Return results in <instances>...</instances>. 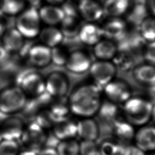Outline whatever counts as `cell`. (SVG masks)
<instances>
[{
    "label": "cell",
    "mask_w": 155,
    "mask_h": 155,
    "mask_svg": "<svg viewBox=\"0 0 155 155\" xmlns=\"http://www.w3.org/2000/svg\"><path fill=\"white\" fill-rule=\"evenodd\" d=\"M20 151L17 140L2 139L0 142V155H18Z\"/></svg>",
    "instance_id": "obj_38"
},
{
    "label": "cell",
    "mask_w": 155,
    "mask_h": 155,
    "mask_svg": "<svg viewBox=\"0 0 155 155\" xmlns=\"http://www.w3.org/2000/svg\"><path fill=\"white\" fill-rule=\"evenodd\" d=\"M23 120L16 116L5 117L0 124L3 139L17 140L19 139L24 129Z\"/></svg>",
    "instance_id": "obj_11"
},
{
    "label": "cell",
    "mask_w": 155,
    "mask_h": 155,
    "mask_svg": "<svg viewBox=\"0 0 155 155\" xmlns=\"http://www.w3.org/2000/svg\"><path fill=\"white\" fill-rule=\"evenodd\" d=\"M124 144L117 139H105L98 149L102 155H120Z\"/></svg>",
    "instance_id": "obj_33"
},
{
    "label": "cell",
    "mask_w": 155,
    "mask_h": 155,
    "mask_svg": "<svg viewBox=\"0 0 155 155\" xmlns=\"http://www.w3.org/2000/svg\"><path fill=\"white\" fill-rule=\"evenodd\" d=\"M104 37L101 27L94 22H88L81 27L78 33L79 41L83 44L94 46Z\"/></svg>",
    "instance_id": "obj_14"
},
{
    "label": "cell",
    "mask_w": 155,
    "mask_h": 155,
    "mask_svg": "<svg viewBox=\"0 0 155 155\" xmlns=\"http://www.w3.org/2000/svg\"><path fill=\"white\" fill-rule=\"evenodd\" d=\"M148 5L146 0H134L127 10V21L136 28L148 17Z\"/></svg>",
    "instance_id": "obj_17"
},
{
    "label": "cell",
    "mask_w": 155,
    "mask_h": 155,
    "mask_svg": "<svg viewBox=\"0 0 155 155\" xmlns=\"http://www.w3.org/2000/svg\"><path fill=\"white\" fill-rule=\"evenodd\" d=\"M45 92L53 98L65 97L69 90L68 78L62 73L53 71L45 79Z\"/></svg>",
    "instance_id": "obj_8"
},
{
    "label": "cell",
    "mask_w": 155,
    "mask_h": 155,
    "mask_svg": "<svg viewBox=\"0 0 155 155\" xmlns=\"http://www.w3.org/2000/svg\"><path fill=\"white\" fill-rule=\"evenodd\" d=\"M40 17L36 8L31 7L23 12L16 21V29L24 38H34L40 30Z\"/></svg>",
    "instance_id": "obj_4"
},
{
    "label": "cell",
    "mask_w": 155,
    "mask_h": 155,
    "mask_svg": "<svg viewBox=\"0 0 155 155\" xmlns=\"http://www.w3.org/2000/svg\"><path fill=\"white\" fill-rule=\"evenodd\" d=\"M35 122L45 130L52 128L56 123L48 108H42L39 110L36 114Z\"/></svg>",
    "instance_id": "obj_35"
},
{
    "label": "cell",
    "mask_w": 155,
    "mask_h": 155,
    "mask_svg": "<svg viewBox=\"0 0 155 155\" xmlns=\"http://www.w3.org/2000/svg\"><path fill=\"white\" fill-rule=\"evenodd\" d=\"M112 130L115 139L122 143L130 142L134 138L133 125L127 120L118 119L113 125Z\"/></svg>",
    "instance_id": "obj_25"
},
{
    "label": "cell",
    "mask_w": 155,
    "mask_h": 155,
    "mask_svg": "<svg viewBox=\"0 0 155 155\" xmlns=\"http://www.w3.org/2000/svg\"><path fill=\"white\" fill-rule=\"evenodd\" d=\"M117 45L110 39H101L93 46V53L98 60L110 61L117 53Z\"/></svg>",
    "instance_id": "obj_23"
},
{
    "label": "cell",
    "mask_w": 155,
    "mask_h": 155,
    "mask_svg": "<svg viewBox=\"0 0 155 155\" xmlns=\"http://www.w3.org/2000/svg\"><path fill=\"white\" fill-rule=\"evenodd\" d=\"M32 6V7L36 8V7L39 6L41 3V0H27Z\"/></svg>",
    "instance_id": "obj_46"
},
{
    "label": "cell",
    "mask_w": 155,
    "mask_h": 155,
    "mask_svg": "<svg viewBox=\"0 0 155 155\" xmlns=\"http://www.w3.org/2000/svg\"><path fill=\"white\" fill-rule=\"evenodd\" d=\"M103 90L108 100L114 104H124L131 97V90L124 81L113 80L106 85Z\"/></svg>",
    "instance_id": "obj_9"
},
{
    "label": "cell",
    "mask_w": 155,
    "mask_h": 155,
    "mask_svg": "<svg viewBox=\"0 0 155 155\" xmlns=\"http://www.w3.org/2000/svg\"><path fill=\"white\" fill-rule=\"evenodd\" d=\"M68 56L67 50L61 45L51 48V62L57 66H65Z\"/></svg>",
    "instance_id": "obj_37"
},
{
    "label": "cell",
    "mask_w": 155,
    "mask_h": 155,
    "mask_svg": "<svg viewBox=\"0 0 155 155\" xmlns=\"http://www.w3.org/2000/svg\"><path fill=\"white\" fill-rule=\"evenodd\" d=\"M62 8L64 12V18L61 22V31L64 39L71 40L78 38V33L82 25L77 12L73 7L68 4H65Z\"/></svg>",
    "instance_id": "obj_7"
},
{
    "label": "cell",
    "mask_w": 155,
    "mask_h": 155,
    "mask_svg": "<svg viewBox=\"0 0 155 155\" xmlns=\"http://www.w3.org/2000/svg\"><path fill=\"white\" fill-rule=\"evenodd\" d=\"M47 1H48L50 3H53V4H57V3H61L63 1H64L65 0H47Z\"/></svg>",
    "instance_id": "obj_48"
},
{
    "label": "cell",
    "mask_w": 155,
    "mask_h": 155,
    "mask_svg": "<svg viewBox=\"0 0 155 155\" xmlns=\"http://www.w3.org/2000/svg\"><path fill=\"white\" fill-rule=\"evenodd\" d=\"M119 108L116 104L110 101L102 102L97 114L99 119L104 123L112 125L118 120Z\"/></svg>",
    "instance_id": "obj_29"
},
{
    "label": "cell",
    "mask_w": 155,
    "mask_h": 155,
    "mask_svg": "<svg viewBox=\"0 0 155 155\" xmlns=\"http://www.w3.org/2000/svg\"><path fill=\"white\" fill-rule=\"evenodd\" d=\"M39 15L43 22L53 26L62 22L64 18V12L62 7L47 5L40 9Z\"/></svg>",
    "instance_id": "obj_28"
},
{
    "label": "cell",
    "mask_w": 155,
    "mask_h": 155,
    "mask_svg": "<svg viewBox=\"0 0 155 155\" xmlns=\"http://www.w3.org/2000/svg\"><path fill=\"white\" fill-rule=\"evenodd\" d=\"M4 31V27L3 24L0 22V36L3 34Z\"/></svg>",
    "instance_id": "obj_49"
},
{
    "label": "cell",
    "mask_w": 155,
    "mask_h": 155,
    "mask_svg": "<svg viewBox=\"0 0 155 155\" xmlns=\"http://www.w3.org/2000/svg\"><path fill=\"white\" fill-rule=\"evenodd\" d=\"M27 104V96L18 87H10L0 91V113L10 115L22 110Z\"/></svg>",
    "instance_id": "obj_3"
},
{
    "label": "cell",
    "mask_w": 155,
    "mask_h": 155,
    "mask_svg": "<svg viewBox=\"0 0 155 155\" xmlns=\"http://www.w3.org/2000/svg\"><path fill=\"white\" fill-rule=\"evenodd\" d=\"M55 122L69 119L71 113L68 101L65 97L53 98L48 108Z\"/></svg>",
    "instance_id": "obj_24"
},
{
    "label": "cell",
    "mask_w": 155,
    "mask_h": 155,
    "mask_svg": "<svg viewBox=\"0 0 155 155\" xmlns=\"http://www.w3.org/2000/svg\"><path fill=\"white\" fill-rule=\"evenodd\" d=\"M143 55L148 64L155 65V41L147 44L145 47Z\"/></svg>",
    "instance_id": "obj_40"
},
{
    "label": "cell",
    "mask_w": 155,
    "mask_h": 155,
    "mask_svg": "<svg viewBox=\"0 0 155 155\" xmlns=\"http://www.w3.org/2000/svg\"><path fill=\"white\" fill-rule=\"evenodd\" d=\"M18 155H37V152L33 150L25 149L24 151H20Z\"/></svg>",
    "instance_id": "obj_45"
},
{
    "label": "cell",
    "mask_w": 155,
    "mask_h": 155,
    "mask_svg": "<svg viewBox=\"0 0 155 155\" xmlns=\"http://www.w3.org/2000/svg\"><path fill=\"white\" fill-rule=\"evenodd\" d=\"M133 76L139 83L149 87L155 85V65L147 64L134 68Z\"/></svg>",
    "instance_id": "obj_27"
},
{
    "label": "cell",
    "mask_w": 155,
    "mask_h": 155,
    "mask_svg": "<svg viewBox=\"0 0 155 155\" xmlns=\"http://www.w3.org/2000/svg\"><path fill=\"white\" fill-rule=\"evenodd\" d=\"M55 149L58 155H79V143L73 139L59 141Z\"/></svg>",
    "instance_id": "obj_34"
},
{
    "label": "cell",
    "mask_w": 155,
    "mask_h": 155,
    "mask_svg": "<svg viewBox=\"0 0 155 155\" xmlns=\"http://www.w3.org/2000/svg\"><path fill=\"white\" fill-rule=\"evenodd\" d=\"M38 36L42 44L50 48L61 45L64 39L61 30L53 26L43 28L40 31Z\"/></svg>",
    "instance_id": "obj_26"
},
{
    "label": "cell",
    "mask_w": 155,
    "mask_h": 155,
    "mask_svg": "<svg viewBox=\"0 0 155 155\" xmlns=\"http://www.w3.org/2000/svg\"><path fill=\"white\" fill-rule=\"evenodd\" d=\"M148 5L149 10L155 16V0H149Z\"/></svg>",
    "instance_id": "obj_44"
},
{
    "label": "cell",
    "mask_w": 155,
    "mask_h": 155,
    "mask_svg": "<svg viewBox=\"0 0 155 155\" xmlns=\"http://www.w3.org/2000/svg\"><path fill=\"white\" fill-rule=\"evenodd\" d=\"M99 133L98 124L90 117H85L77 122V136L82 140L96 141Z\"/></svg>",
    "instance_id": "obj_20"
},
{
    "label": "cell",
    "mask_w": 155,
    "mask_h": 155,
    "mask_svg": "<svg viewBox=\"0 0 155 155\" xmlns=\"http://www.w3.org/2000/svg\"><path fill=\"white\" fill-rule=\"evenodd\" d=\"M53 135L59 140L72 139L77 136V122L70 118L54 124L53 128Z\"/></svg>",
    "instance_id": "obj_21"
},
{
    "label": "cell",
    "mask_w": 155,
    "mask_h": 155,
    "mask_svg": "<svg viewBox=\"0 0 155 155\" xmlns=\"http://www.w3.org/2000/svg\"><path fill=\"white\" fill-rule=\"evenodd\" d=\"M153 104L149 100L131 97L124 104L123 111L127 121L133 125H143L151 119Z\"/></svg>",
    "instance_id": "obj_2"
},
{
    "label": "cell",
    "mask_w": 155,
    "mask_h": 155,
    "mask_svg": "<svg viewBox=\"0 0 155 155\" xmlns=\"http://www.w3.org/2000/svg\"><path fill=\"white\" fill-rule=\"evenodd\" d=\"M91 155H102L101 154V153L99 151V150H97V151H96V152H94V153H93L92 154H91Z\"/></svg>",
    "instance_id": "obj_50"
},
{
    "label": "cell",
    "mask_w": 155,
    "mask_h": 155,
    "mask_svg": "<svg viewBox=\"0 0 155 155\" xmlns=\"http://www.w3.org/2000/svg\"><path fill=\"white\" fill-rule=\"evenodd\" d=\"M113 63L116 69H119L123 71H127L131 70L135 64L134 58L131 53L119 51L117 53L113 59Z\"/></svg>",
    "instance_id": "obj_32"
},
{
    "label": "cell",
    "mask_w": 155,
    "mask_h": 155,
    "mask_svg": "<svg viewBox=\"0 0 155 155\" xmlns=\"http://www.w3.org/2000/svg\"><path fill=\"white\" fill-rule=\"evenodd\" d=\"M130 2V0H106L103 5L104 15L119 18L127 13Z\"/></svg>",
    "instance_id": "obj_30"
},
{
    "label": "cell",
    "mask_w": 155,
    "mask_h": 155,
    "mask_svg": "<svg viewBox=\"0 0 155 155\" xmlns=\"http://www.w3.org/2000/svg\"><path fill=\"white\" fill-rule=\"evenodd\" d=\"M7 54L8 52L5 50L2 44L0 45V61L4 60L7 57Z\"/></svg>",
    "instance_id": "obj_43"
},
{
    "label": "cell",
    "mask_w": 155,
    "mask_h": 155,
    "mask_svg": "<svg viewBox=\"0 0 155 155\" xmlns=\"http://www.w3.org/2000/svg\"><path fill=\"white\" fill-rule=\"evenodd\" d=\"M101 91L94 84L78 87L68 99L71 113L84 118L97 114L102 102Z\"/></svg>",
    "instance_id": "obj_1"
},
{
    "label": "cell",
    "mask_w": 155,
    "mask_h": 155,
    "mask_svg": "<svg viewBox=\"0 0 155 155\" xmlns=\"http://www.w3.org/2000/svg\"><path fill=\"white\" fill-rule=\"evenodd\" d=\"M3 139L2 136V134H1V128H0V142Z\"/></svg>",
    "instance_id": "obj_51"
},
{
    "label": "cell",
    "mask_w": 155,
    "mask_h": 155,
    "mask_svg": "<svg viewBox=\"0 0 155 155\" xmlns=\"http://www.w3.org/2000/svg\"><path fill=\"white\" fill-rule=\"evenodd\" d=\"M116 68L110 61L97 60L91 63L89 71L94 84L101 89L113 80Z\"/></svg>",
    "instance_id": "obj_6"
},
{
    "label": "cell",
    "mask_w": 155,
    "mask_h": 155,
    "mask_svg": "<svg viewBox=\"0 0 155 155\" xmlns=\"http://www.w3.org/2000/svg\"><path fill=\"white\" fill-rule=\"evenodd\" d=\"M90 58L81 50H74L69 53L65 67L74 74H82L89 70L91 65Z\"/></svg>",
    "instance_id": "obj_12"
},
{
    "label": "cell",
    "mask_w": 155,
    "mask_h": 155,
    "mask_svg": "<svg viewBox=\"0 0 155 155\" xmlns=\"http://www.w3.org/2000/svg\"><path fill=\"white\" fill-rule=\"evenodd\" d=\"M24 38L16 28H11L3 34L2 45L8 53L18 52L24 45Z\"/></svg>",
    "instance_id": "obj_22"
},
{
    "label": "cell",
    "mask_w": 155,
    "mask_h": 155,
    "mask_svg": "<svg viewBox=\"0 0 155 155\" xmlns=\"http://www.w3.org/2000/svg\"><path fill=\"white\" fill-rule=\"evenodd\" d=\"M104 37L113 41L117 42L127 33V22L119 18H111L102 27Z\"/></svg>",
    "instance_id": "obj_15"
},
{
    "label": "cell",
    "mask_w": 155,
    "mask_h": 155,
    "mask_svg": "<svg viewBox=\"0 0 155 155\" xmlns=\"http://www.w3.org/2000/svg\"><path fill=\"white\" fill-rule=\"evenodd\" d=\"M47 138L45 130L33 122L25 126L19 139L26 150L37 151L44 145Z\"/></svg>",
    "instance_id": "obj_5"
},
{
    "label": "cell",
    "mask_w": 155,
    "mask_h": 155,
    "mask_svg": "<svg viewBox=\"0 0 155 155\" xmlns=\"http://www.w3.org/2000/svg\"><path fill=\"white\" fill-rule=\"evenodd\" d=\"M120 155H145V153L136 145H124Z\"/></svg>",
    "instance_id": "obj_41"
},
{
    "label": "cell",
    "mask_w": 155,
    "mask_h": 155,
    "mask_svg": "<svg viewBox=\"0 0 155 155\" xmlns=\"http://www.w3.org/2000/svg\"><path fill=\"white\" fill-rule=\"evenodd\" d=\"M79 143V155H91L98 150L96 141L82 140Z\"/></svg>",
    "instance_id": "obj_39"
},
{
    "label": "cell",
    "mask_w": 155,
    "mask_h": 155,
    "mask_svg": "<svg viewBox=\"0 0 155 155\" xmlns=\"http://www.w3.org/2000/svg\"><path fill=\"white\" fill-rule=\"evenodd\" d=\"M136 145L145 153L155 150V127H142L135 133Z\"/></svg>",
    "instance_id": "obj_19"
},
{
    "label": "cell",
    "mask_w": 155,
    "mask_h": 155,
    "mask_svg": "<svg viewBox=\"0 0 155 155\" xmlns=\"http://www.w3.org/2000/svg\"><path fill=\"white\" fill-rule=\"evenodd\" d=\"M19 87L26 96L28 94L36 97L45 93V79L39 73H28L20 80Z\"/></svg>",
    "instance_id": "obj_10"
},
{
    "label": "cell",
    "mask_w": 155,
    "mask_h": 155,
    "mask_svg": "<svg viewBox=\"0 0 155 155\" xmlns=\"http://www.w3.org/2000/svg\"><path fill=\"white\" fill-rule=\"evenodd\" d=\"M117 42V50L132 53L144 45L145 42L141 37L138 28H136L131 31H127L124 37Z\"/></svg>",
    "instance_id": "obj_18"
},
{
    "label": "cell",
    "mask_w": 155,
    "mask_h": 155,
    "mask_svg": "<svg viewBox=\"0 0 155 155\" xmlns=\"http://www.w3.org/2000/svg\"><path fill=\"white\" fill-rule=\"evenodd\" d=\"M24 3L22 0H1L0 8L2 12L8 15H15L22 10Z\"/></svg>",
    "instance_id": "obj_36"
},
{
    "label": "cell",
    "mask_w": 155,
    "mask_h": 155,
    "mask_svg": "<svg viewBox=\"0 0 155 155\" xmlns=\"http://www.w3.org/2000/svg\"><path fill=\"white\" fill-rule=\"evenodd\" d=\"M139 32L145 42L155 41V18L147 17L138 27Z\"/></svg>",
    "instance_id": "obj_31"
},
{
    "label": "cell",
    "mask_w": 155,
    "mask_h": 155,
    "mask_svg": "<svg viewBox=\"0 0 155 155\" xmlns=\"http://www.w3.org/2000/svg\"><path fill=\"white\" fill-rule=\"evenodd\" d=\"M78 10L81 16L88 22H95L104 15L103 6L94 0H81Z\"/></svg>",
    "instance_id": "obj_16"
},
{
    "label": "cell",
    "mask_w": 155,
    "mask_h": 155,
    "mask_svg": "<svg viewBox=\"0 0 155 155\" xmlns=\"http://www.w3.org/2000/svg\"><path fill=\"white\" fill-rule=\"evenodd\" d=\"M151 119L155 123V104H154L153 105V108H152V110H151Z\"/></svg>",
    "instance_id": "obj_47"
},
{
    "label": "cell",
    "mask_w": 155,
    "mask_h": 155,
    "mask_svg": "<svg viewBox=\"0 0 155 155\" xmlns=\"http://www.w3.org/2000/svg\"><path fill=\"white\" fill-rule=\"evenodd\" d=\"M145 155H155V154L151 153V154H145Z\"/></svg>",
    "instance_id": "obj_52"
},
{
    "label": "cell",
    "mask_w": 155,
    "mask_h": 155,
    "mask_svg": "<svg viewBox=\"0 0 155 155\" xmlns=\"http://www.w3.org/2000/svg\"><path fill=\"white\" fill-rule=\"evenodd\" d=\"M27 55L30 63L36 67H44L51 63V48L42 44L31 46Z\"/></svg>",
    "instance_id": "obj_13"
},
{
    "label": "cell",
    "mask_w": 155,
    "mask_h": 155,
    "mask_svg": "<svg viewBox=\"0 0 155 155\" xmlns=\"http://www.w3.org/2000/svg\"><path fill=\"white\" fill-rule=\"evenodd\" d=\"M37 155H58L56 150L54 148L45 147L42 148L37 153Z\"/></svg>",
    "instance_id": "obj_42"
}]
</instances>
